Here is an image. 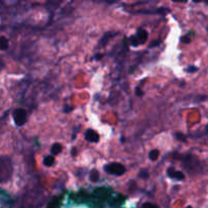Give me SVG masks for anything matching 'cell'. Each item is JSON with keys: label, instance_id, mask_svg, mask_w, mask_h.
I'll return each mask as SVG.
<instances>
[{"label": "cell", "instance_id": "obj_1", "mask_svg": "<svg viewBox=\"0 0 208 208\" xmlns=\"http://www.w3.org/2000/svg\"><path fill=\"white\" fill-rule=\"evenodd\" d=\"M11 176V163L7 157L0 156V183L5 182Z\"/></svg>", "mask_w": 208, "mask_h": 208}, {"label": "cell", "instance_id": "obj_11", "mask_svg": "<svg viewBox=\"0 0 208 208\" xmlns=\"http://www.w3.org/2000/svg\"><path fill=\"white\" fill-rule=\"evenodd\" d=\"M174 178L180 180V181H182V180H184V179H185V176H184V174H183L182 172H176V173H175Z\"/></svg>", "mask_w": 208, "mask_h": 208}, {"label": "cell", "instance_id": "obj_2", "mask_svg": "<svg viewBox=\"0 0 208 208\" xmlns=\"http://www.w3.org/2000/svg\"><path fill=\"white\" fill-rule=\"evenodd\" d=\"M106 173L113 176H122L126 172L125 166L119 162H112L105 166Z\"/></svg>", "mask_w": 208, "mask_h": 208}, {"label": "cell", "instance_id": "obj_20", "mask_svg": "<svg viewBox=\"0 0 208 208\" xmlns=\"http://www.w3.org/2000/svg\"><path fill=\"white\" fill-rule=\"evenodd\" d=\"M72 111V108H70V107H65V109H64V112L65 113H68V112H70Z\"/></svg>", "mask_w": 208, "mask_h": 208}, {"label": "cell", "instance_id": "obj_9", "mask_svg": "<svg viewBox=\"0 0 208 208\" xmlns=\"http://www.w3.org/2000/svg\"><path fill=\"white\" fill-rule=\"evenodd\" d=\"M149 159L150 160H152V162H155V160L159 159V151L157 150V149H152L149 152Z\"/></svg>", "mask_w": 208, "mask_h": 208}, {"label": "cell", "instance_id": "obj_7", "mask_svg": "<svg viewBox=\"0 0 208 208\" xmlns=\"http://www.w3.org/2000/svg\"><path fill=\"white\" fill-rule=\"evenodd\" d=\"M89 179H90L91 182H97V181H99V179H100V173H99V171H97V170H96V169L91 170L90 173H89Z\"/></svg>", "mask_w": 208, "mask_h": 208}, {"label": "cell", "instance_id": "obj_6", "mask_svg": "<svg viewBox=\"0 0 208 208\" xmlns=\"http://www.w3.org/2000/svg\"><path fill=\"white\" fill-rule=\"evenodd\" d=\"M62 145L60 143H55L52 145V148H51V154H53V156L54 155H57L60 152L62 151Z\"/></svg>", "mask_w": 208, "mask_h": 208}, {"label": "cell", "instance_id": "obj_3", "mask_svg": "<svg viewBox=\"0 0 208 208\" xmlns=\"http://www.w3.org/2000/svg\"><path fill=\"white\" fill-rule=\"evenodd\" d=\"M13 120L17 126H23L27 122V112L24 109H16L13 111Z\"/></svg>", "mask_w": 208, "mask_h": 208}, {"label": "cell", "instance_id": "obj_5", "mask_svg": "<svg viewBox=\"0 0 208 208\" xmlns=\"http://www.w3.org/2000/svg\"><path fill=\"white\" fill-rule=\"evenodd\" d=\"M137 40H138V42H139V44L141 43H144L145 41L147 40V38H148V35H147V31L145 30H138L137 31Z\"/></svg>", "mask_w": 208, "mask_h": 208}, {"label": "cell", "instance_id": "obj_19", "mask_svg": "<svg viewBox=\"0 0 208 208\" xmlns=\"http://www.w3.org/2000/svg\"><path fill=\"white\" fill-rule=\"evenodd\" d=\"M136 93H137V96H139V97L143 96V93L140 90V89H136Z\"/></svg>", "mask_w": 208, "mask_h": 208}, {"label": "cell", "instance_id": "obj_17", "mask_svg": "<svg viewBox=\"0 0 208 208\" xmlns=\"http://www.w3.org/2000/svg\"><path fill=\"white\" fill-rule=\"evenodd\" d=\"M190 41H191L190 37H184V38L182 39V42H183V43H185V44H189V43H190Z\"/></svg>", "mask_w": 208, "mask_h": 208}, {"label": "cell", "instance_id": "obj_23", "mask_svg": "<svg viewBox=\"0 0 208 208\" xmlns=\"http://www.w3.org/2000/svg\"><path fill=\"white\" fill-rule=\"evenodd\" d=\"M187 208H192V207H190V206H189V207H187Z\"/></svg>", "mask_w": 208, "mask_h": 208}, {"label": "cell", "instance_id": "obj_13", "mask_svg": "<svg viewBox=\"0 0 208 208\" xmlns=\"http://www.w3.org/2000/svg\"><path fill=\"white\" fill-rule=\"evenodd\" d=\"M176 138H177L178 140H181V141H185L186 140V137H185V135H183V134H180V133H176Z\"/></svg>", "mask_w": 208, "mask_h": 208}, {"label": "cell", "instance_id": "obj_12", "mask_svg": "<svg viewBox=\"0 0 208 208\" xmlns=\"http://www.w3.org/2000/svg\"><path fill=\"white\" fill-rule=\"evenodd\" d=\"M130 41H131V44H132L133 46H138V45H139V42H137L138 40H137V38L135 37V36L131 37V38H130Z\"/></svg>", "mask_w": 208, "mask_h": 208}, {"label": "cell", "instance_id": "obj_10", "mask_svg": "<svg viewBox=\"0 0 208 208\" xmlns=\"http://www.w3.org/2000/svg\"><path fill=\"white\" fill-rule=\"evenodd\" d=\"M55 162V159L53 155H49L47 156L45 159H44V165H45L46 166H52L53 165H54Z\"/></svg>", "mask_w": 208, "mask_h": 208}, {"label": "cell", "instance_id": "obj_15", "mask_svg": "<svg viewBox=\"0 0 208 208\" xmlns=\"http://www.w3.org/2000/svg\"><path fill=\"white\" fill-rule=\"evenodd\" d=\"M139 177H140V178L147 179V178H148V173L145 172V171H141V173L139 174Z\"/></svg>", "mask_w": 208, "mask_h": 208}, {"label": "cell", "instance_id": "obj_14", "mask_svg": "<svg viewBox=\"0 0 208 208\" xmlns=\"http://www.w3.org/2000/svg\"><path fill=\"white\" fill-rule=\"evenodd\" d=\"M175 173H176V171H174V169H173V168H170V169L168 170V175H169L171 178H174Z\"/></svg>", "mask_w": 208, "mask_h": 208}, {"label": "cell", "instance_id": "obj_4", "mask_svg": "<svg viewBox=\"0 0 208 208\" xmlns=\"http://www.w3.org/2000/svg\"><path fill=\"white\" fill-rule=\"evenodd\" d=\"M84 137L86 139L89 141V142H99L100 141V135L97 134V132H96L93 129H87L86 134H84Z\"/></svg>", "mask_w": 208, "mask_h": 208}, {"label": "cell", "instance_id": "obj_22", "mask_svg": "<svg viewBox=\"0 0 208 208\" xmlns=\"http://www.w3.org/2000/svg\"><path fill=\"white\" fill-rule=\"evenodd\" d=\"M103 55H97V59H100V57H102Z\"/></svg>", "mask_w": 208, "mask_h": 208}, {"label": "cell", "instance_id": "obj_16", "mask_svg": "<svg viewBox=\"0 0 208 208\" xmlns=\"http://www.w3.org/2000/svg\"><path fill=\"white\" fill-rule=\"evenodd\" d=\"M143 208H159L156 205H153V204H150V203H146L143 205Z\"/></svg>", "mask_w": 208, "mask_h": 208}, {"label": "cell", "instance_id": "obj_21", "mask_svg": "<svg viewBox=\"0 0 208 208\" xmlns=\"http://www.w3.org/2000/svg\"><path fill=\"white\" fill-rule=\"evenodd\" d=\"M72 155H73V156H76V154H77V149L76 148H73V149H72Z\"/></svg>", "mask_w": 208, "mask_h": 208}, {"label": "cell", "instance_id": "obj_8", "mask_svg": "<svg viewBox=\"0 0 208 208\" xmlns=\"http://www.w3.org/2000/svg\"><path fill=\"white\" fill-rule=\"evenodd\" d=\"M9 46V42L7 40V38L5 37H0V50L4 51V50H7Z\"/></svg>", "mask_w": 208, "mask_h": 208}, {"label": "cell", "instance_id": "obj_18", "mask_svg": "<svg viewBox=\"0 0 208 208\" xmlns=\"http://www.w3.org/2000/svg\"><path fill=\"white\" fill-rule=\"evenodd\" d=\"M188 72H194V71H197V68L196 67H193V66H190V67H188L186 69Z\"/></svg>", "mask_w": 208, "mask_h": 208}]
</instances>
